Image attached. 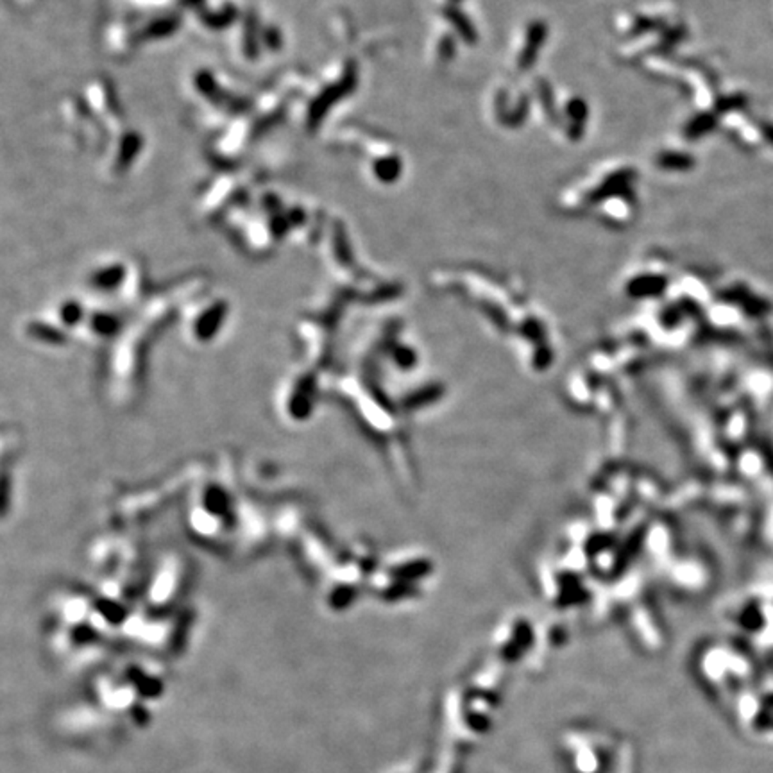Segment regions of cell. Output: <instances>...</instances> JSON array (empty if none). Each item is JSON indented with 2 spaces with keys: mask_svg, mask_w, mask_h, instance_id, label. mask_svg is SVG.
<instances>
[{
  "mask_svg": "<svg viewBox=\"0 0 773 773\" xmlns=\"http://www.w3.org/2000/svg\"><path fill=\"white\" fill-rule=\"evenodd\" d=\"M765 134H766V136H768L769 142H773V127H766V129H765Z\"/></svg>",
  "mask_w": 773,
  "mask_h": 773,
  "instance_id": "1",
  "label": "cell"
}]
</instances>
